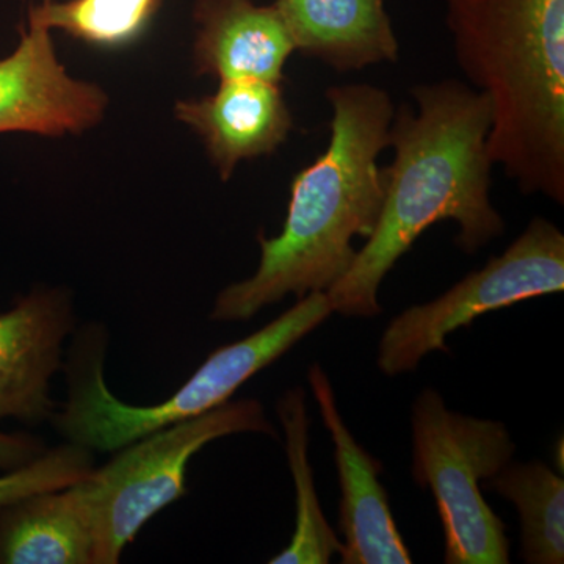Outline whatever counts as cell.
Here are the masks:
<instances>
[{
  "mask_svg": "<svg viewBox=\"0 0 564 564\" xmlns=\"http://www.w3.org/2000/svg\"><path fill=\"white\" fill-rule=\"evenodd\" d=\"M564 291V236L536 217L502 254L467 274L433 302L408 307L389 323L378 344L377 364L386 377L417 369L445 339L481 315L525 300Z\"/></svg>",
  "mask_w": 564,
  "mask_h": 564,
  "instance_id": "52a82bcc",
  "label": "cell"
},
{
  "mask_svg": "<svg viewBox=\"0 0 564 564\" xmlns=\"http://www.w3.org/2000/svg\"><path fill=\"white\" fill-rule=\"evenodd\" d=\"M193 65L218 80L258 79L281 84L295 52L291 33L273 6L254 0H196Z\"/></svg>",
  "mask_w": 564,
  "mask_h": 564,
  "instance_id": "7c38bea8",
  "label": "cell"
},
{
  "mask_svg": "<svg viewBox=\"0 0 564 564\" xmlns=\"http://www.w3.org/2000/svg\"><path fill=\"white\" fill-rule=\"evenodd\" d=\"M93 469V452L82 445L66 443L47 448L35 462L0 475V507L32 494L69 488L85 480Z\"/></svg>",
  "mask_w": 564,
  "mask_h": 564,
  "instance_id": "ac0fdd59",
  "label": "cell"
},
{
  "mask_svg": "<svg viewBox=\"0 0 564 564\" xmlns=\"http://www.w3.org/2000/svg\"><path fill=\"white\" fill-rule=\"evenodd\" d=\"M46 443L28 433L0 432V473L20 469L47 452Z\"/></svg>",
  "mask_w": 564,
  "mask_h": 564,
  "instance_id": "d6986e66",
  "label": "cell"
},
{
  "mask_svg": "<svg viewBox=\"0 0 564 564\" xmlns=\"http://www.w3.org/2000/svg\"><path fill=\"white\" fill-rule=\"evenodd\" d=\"M240 433L278 437L256 399L229 400L209 413L155 430L76 484L95 543V564L120 563L122 551L159 511L187 494L193 456L212 441Z\"/></svg>",
  "mask_w": 564,
  "mask_h": 564,
  "instance_id": "5b68a950",
  "label": "cell"
},
{
  "mask_svg": "<svg viewBox=\"0 0 564 564\" xmlns=\"http://www.w3.org/2000/svg\"><path fill=\"white\" fill-rule=\"evenodd\" d=\"M485 486L510 500L521 519V558L564 563V480L543 462L505 464Z\"/></svg>",
  "mask_w": 564,
  "mask_h": 564,
  "instance_id": "2e32d148",
  "label": "cell"
},
{
  "mask_svg": "<svg viewBox=\"0 0 564 564\" xmlns=\"http://www.w3.org/2000/svg\"><path fill=\"white\" fill-rule=\"evenodd\" d=\"M0 564H95V543L76 486L0 507Z\"/></svg>",
  "mask_w": 564,
  "mask_h": 564,
  "instance_id": "5bb4252c",
  "label": "cell"
},
{
  "mask_svg": "<svg viewBox=\"0 0 564 564\" xmlns=\"http://www.w3.org/2000/svg\"><path fill=\"white\" fill-rule=\"evenodd\" d=\"M51 33L29 11L17 50L0 58V133L80 135L106 117L109 95L70 76Z\"/></svg>",
  "mask_w": 564,
  "mask_h": 564,
  "instance_id": "ba28073f",
  "label": "cell"
},
{
  "mask_svg": "<svg viewBox=\"0 0 564 564\" xmlns=\"http://www.w3.org/2000/svg\"><path fill=\"white\" fill-rule=\"evenodd\" d=\"M285 437V455L295 485V530L291 543L272 564H326L339 554L340 543L333 527L323 514L315 491L313 467L310 463V414L306 392L300 386L289 389L276 403Z\"/></svg>",
  "mask_w": 564,
  "mask_h": 564,
  "instance_id": "9a60e30c",
  "label": "cell"
},
{
  "mask_svg": "<svg viewBox=\"0 0 564 564\" xmlns=\"http://www.w3.org/2000/svg\"><path fill=\"white\" fill-rule=\"evenodd\" d=\"M74 329L66 289H33L0 313V422L51 421L57 411L51 380L63 367V345Z\"/></svg>",
  "mask_w": 564,
  "mask_h": 564,
  "instance_id": "9c48e42d",
  "label": "cell"
},
{
  "mask_svg": "<svg viewBox=\"0 0 564 564\" xmlns=\"http://www.w3.org/2000/svg\"><path fill=\"white\" fill-rule=\"evenodd\" d=\"M333 314L326 292H311L259 332L223 345L165 402L133 406L111 393L104 378L107 333L88 325L77 333L65 372L68 399L51 422L68 443L91 452L118 448L172 423L228 403L250 378L272 366Z\"/></svg>",
  "mask_w": 564,
  "mask_h": 564,
  "instance_id": "277c9868",
  "label": "cell"
},
{
  "mask_svg": "<svg viewBox=\"0 0 564 564\" xmlns=\"http://www.w3.org/2000/svg\"><path fill=\"white\" fill-rule=\"evenodd\" d=\"M293 47L329 68L397 62L399 40L386 0H276Z\"/></svg>",
  "mask_w": 564,
  "mask_h": 564,
  "instance_id": "4fadbf2b",
  "label": "cell"
},
{
  "mask_svg": "<svg viewBox=\"0 0 564 564\" xmlns=\"http://www.w3.org/2000/svg\"><path fill=\"white\" fill-rule=\"evenodd\" d=\"M326 98L328 147L293 177L281 232L259 234L258 270L218 293L212 322H248L285 296L328 291L355 261L352 239L372 236L384 199L378 155L388 148L395 106L366 84L328 88Z\"/></svg>",
  "mask_w": 564,
  "mask_h": 564,
  "instance_id": "7a4b0ae2",
  "label": "cell"
},
{
  "mask_svg": "<svg viewBox=\"0 0 564 564\" xmlns=\"http://www.w3.org/2000/svg\"><path fill=\"white\" fill-rule=\"evenodd\" d=\"M455 57L491 106L488 150L525 195L564 204V0H444Z\"/></svg>",
  "mask_w": 564,
  "mask_h": 564,
  "instance_id": "3957f363",
  "label": "cell"
},
{
  "mask_svg": "<svg viewBox=\"0 0 564 564\" xmlns=\"http://www.w3.org/2000/svg\"><path fill=\"white\" fill-rule=\"evenodd\" d=\"M414 484L433 492L444 530L445 564H508L510 540L481 491L513 459L505 423L448 410L436 389L419 392L411 411Z\"/></svg>",
  "mask_w": 564,
  "mask_h": 564,
  "instance_id": "8992f818",
  "label": "cell"
},
{
  "mask_svg": "<svg viewBox=\"0 0 564 564\" xmlns=\"http://www.w3.org/2000/svg\"><path fill=\"white\" fill-rule=\"evenodd\" d=\"M307 381L323 423L332 436L339 475V530L343 564H411L410 551L397 529L388 492L381 485L383 464L355 440L337 408L332 381L321 364L307 370Z\"/></svg>",
  "mask_w": 564,
  "mask_h": 564,
  "instance_id": "30bf717a",
  "label": "cell"
},
{
  "mask_svg": "<svg viewBox=\"0 0 564 564\" xmlns=\"http://www.w3.org/2000/svg\"><path fill=\"white\" fill-rule=\"evenodd\" d=\"M165 0H41L29 11L51 31L68 33L91 46H128L154 20Z\"/></svg>",
  "mask_w": 564,
  "mask_h": 564,
  "instance_id": "e0dca14e",
  "label": "cell"
},
{
  "mask_svg": "<svg viewBox=\"0 0 564 564\" xmlns=\"http://www.w3.org/2000/svg\"><path fill=\"white\" fill-rule=\"evenodd\" d=\"M411 93L415 106L395 110L389 129L393 159L383 170L384 199L375 231L347 273L326 291L333 313L345 317L381 314V282L430 226L454 221L456 247L466 254L505 231L502 215L489 198L488 98L452 79Z\"/></svg>",
  "mask_w": 564,
  "mask_h": 564,
  "instance_id": "6da1fadb",
  "label": "cell"
},
{
  "mask_svg": "<svg viewBox=\"0 0 564 564\" xmlns=\"http://www.w3.org/2000/svg\"><path fill=\"white\" fill-rule=\"evenodd\" d=\"M174 117L202 139L225 182L240 162L273 154L293 128L281 84L258 79L220 80L212 95L177 101Z\"/></svg>",
  "mask_w": 564,
  "mask_h": 564,
  "instance_id": "8fae6325",
  "label": "cell"
}]
</instances>
